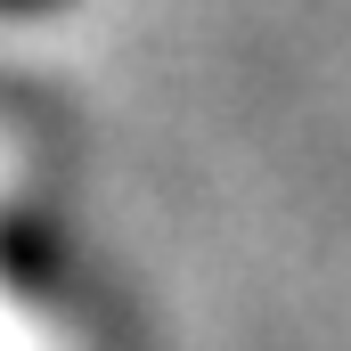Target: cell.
<instances>
[{
  "label": "cell",
  "instance_id": "6da1fadb",
  "mask_svg": "<svg viewBox=\"0 0 351 351\" xmlns=\"http://www.w3.org/2000/svg\"><path fill=\"white\" fill-rule=\"evenodd\" d=\"M0 8H8V16H33V8H49V0H0Z\"/></svg>",
  "mask_w": 351,
  "mask_h": 351
}]
</instances>
